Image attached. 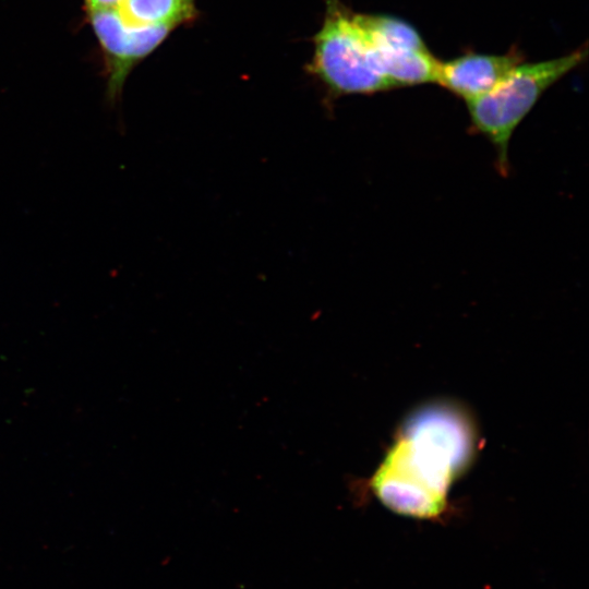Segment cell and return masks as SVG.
<instances>
[{
    "label": "cell",
    "mask_w": 589,
    "mask_h": 589,
    "mask_svg": "<svg viewBox=\"0 0 589 589\" xmlns=\"http://www.w3.org/2000/svg\"><path fill=\"white\" fill-rule=\"evenodd\" d=\"M521 62L518 52L505 55L465 53L438 63L436 82L466 101L497 85Z\"/></svg>",
    "instance_id": "obj_6"
},
{
    "label": "cell",
    "mask_w": 589,
    "mask_h": 589,
    "mask_svg": "<svg viewBox=\"0 0 589 589\" xmlns=\"http://www.w3.org/2000/svg\"><path fill=\"white\" fill-rule=\"evenodd\" d=\"M587 46L545 61L518 63L488 93L466 101L473 127L492 142L505 164L509 140L542 94L578 67Z\"/></svg>",
    "instance_id": "obj_2"
},
{
    "label": "cell",
    "mask_w": 589,
    "mask_h": 589,
    "mask_svg": "<svg viewBox=\"0 0 589 589\" xmlns=\"http://www.w3.org/2000/svg\"><path fill=\"white\" fill-rule=\"evenodd\" d=\"M122 0H85L86 10H103L118 8Z\"/></svg>",
    "instance_id": "obj_8"
},
{
    "label": "cell",
    "mask_w": 589,
    "mask_h": 589,
    "mask_svg": "<svg viewBox=\"0 0 589 589\" xmlns=\"http://www.w3.org/2000/svg\"><path fill=\"white\" fill-rule=\"evenodd\" d=\"M108 73L107 98L115 103L136 62L153 52L172 29L167 26H135L117 8L88 11Z\"/></svg>",
    "instance_id": "obj_5"
},
{
    "label": "cell",
    "mask_w": 589,
    "mask_h": 589,
    "mask_svg": "<svg viewBox=\"0 0 589 589\" xmlns=\"http://www.w3.org/2000/svg\"><path fill=\"white\" fill-rule=\"evenodd\" d=\"M117 10L135 26L173 28L196 16L195 0H122Z\"/></svg>",
    "instance_id": "obj_7"
},
{
    "label": "cell",
    "mask_w": 589,
    "mask_h": 589,
    "mask_svg": "<svg viewBox=\"0 0 589 589\" xmlns=\"http://www.w3.org/2000/svg\"><path fill=\"white\" fill-rule=\"evenodd\" d=\"M466 422L446 409H429L411 419L371 480L377 497L394 512L421 519L440 518L454 477L471 454Z\"/></svg>",
    "instance_id": "obj_1"
},
{
    "label": "cell",
    "mask_w": 589,
    "mask_h": 589,
    "mask_svg": "<svg viewBox=\"0 0 589 589\" xmlns=\"http://www.w3.org/2000/svg\"><path fill=\"white\" fill-rule=\"evenodd\" d=\"M326 16L314 38L310 65L336 95L371 94L392 88L357 13L326 0Z\"/></svg>",
    "instance_id": "obj_3"
},
{
    "label": "cell",
    "mask_w": 589,
    "mask_h": 589,
    "mask_svg": "<svg viewBox=\"0 0 589 589\" xmlns=\"http://www.w3.org/2000/svg\"><path fill=\"white\" fill-rule=\"evenodd\" d=\"M358 20L392 88L436 82L440 61L411 24L384 14H358Z\"/></svg>",
    "instance_id": "obj_4"
}]
</instances>
